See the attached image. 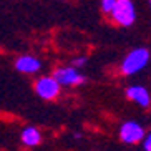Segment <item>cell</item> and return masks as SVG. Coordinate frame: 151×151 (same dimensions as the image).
Wrapping results in <instances>:
<instances>
[{
	"instance_id": "obj_11",
	"label": "cell",
	"mask_w": 151,
	"mask_h": 151,
	"mask_svg": "<svg viewBox=\"0 0 151 151\" xmlns=\"http://www.w3.org/2000/svg\"><path fill=\"white\" fill-rule=\"evenodd\" d=\"M83 65H86V57L75 58V60H73V63H71V67H75V68H80V67H83Z\"/></svg>"
},
{
	"instance_id": "obj_7",
	"label": "cell",
	"mask_w": 151,
	"mask_h": 151,
	"mask_svg": "<svg viewBox=\"0 0 151 151\" xmlns=\"http://www.w3.org/2000/svg\"><path fill=\"white\" fill-rule=\"evenodd\" d=\"M15 68L22 73H37L42 68V63L32 55H23L15 62Z\"/></svg>"
},
{
	"instance_id": "obj_5",
	"label": "cell",
	"mask_w": 151,
	"mask_h": 151,
	"mask_svg": "<svg viewBox=\"0 0 151 151\" xmlns=\"http://www.w3.org/2000/svg\"><path fill=\"white\" fill-rule=\"evenodd\" d=\"M53 78L60 83V86H62V85H67V86H71V85H81V83L86 81V78H85L81 73H78L75 67L58 68V70L53 73Z\"/></svg>"
},
{
	"instance_id": "obj_6",
	"label": "cell",
	"mask_w": 151,
	"mask_h": 151,
	"mask_svg": "<svg viewBox=\"0 0 151 151\" xmlns=\"http://www.w3.org/2000/svg\"><path fill=\"white\" fill-rule=\"evenodd\" d=\"M126 96L129 100H133L136 101L139 106L143 108H148L151 105V98H150V93H148V90L145 86H129L126 90Z\"/></svg>"
},
{
	"instance_id": "obj_3",
	"label": "cell",
	"mask_w": 151,
	"mask_h": 151,
	"mask_svg": "<svg viewBox=\"0 0 151 151\" xmlns=\"http://www.w3.org/2000/svg\"><path fill=\"white\" fill-rule=\"evenodd\" d=\"M35 91L43 100H55L60 95V83L53 76H42L35 81Z\"/></svg>"
},
{
	"instance_id": "obj_9",
	"label": "cell",
	"mask_w": 151,
	"mask_h": 151,
	"mask_svg": "<svg viewBox=\"0 0 151 151\" xmlns=\"http://www.w3.org/2000/svg\"><path fill=\"white\" fill-rule=\"evenodd\" d=\"M115 4H116V0H101V10L105 12V14L110 15V12L113 10Z\"/></svg>"
},
{
	"instance_id": "obj_1",
	"label": "cell",
	"mask_w": 151,
	"mask_h": 151,
	"mask_svg": "<svg viewBox=\"0 0 151 151\" xmlns=\"http://www.w3.org/2000/svg\"><path fill=\"white\" fill-rule=\"evenodd\" d=\"M148 62H150V50L134 48L126 55V58L121 63V73L123 75H134L146 67Z\"/></svg>"
},
{
	"instance_id": "obj_10",
	"label": "cell",
	"mask_w": 151,
	"mask_h": 151,
	"mask_svg": "<svg viewBox=\"0 0 151 151\" xmlns=\"http://www.w3.org/2000/svg\"><path fill=\"white\" fill-rule=\"evenodd\" d=\"M143 148H145V151H151V133H145V136H143Z\"/></svg>"
},
{
	"instance_id": "obj_4",
	"label": "cell",
	"mask_w": 151,
	"mask_h": 151,
	"mask_svg": "<svg viewBox=\"0 0 151 151\" xmlns=\"http://www.w3.org/2000/svg\"><path fill=\"white\" fill-rule=\"evenodd\" d=\"M145 128H143L139 123L136 121H124L120 128V138L121 141L126 143V145H134V143H139L145 136Z\"/></svg>"
},
{
	"instance_id": "obj_2",
	"label": "cell",
	"mask_w": 151,
	"mask_h": 151,
	"mask_svg": "<svg viewBox=\"0 0 151 151\" xmlns=\"http://www.w3.org/2000/svg\"><path fill=\"white\" fill-rule=\"evenodd\" d=\"M113 22L121 27H129L136 20V10L131 0H116L113 10L110 12Z\"/></svg>"
},
{
	"instance_id": "obj_12",
	"label": "cell",
	"mask_w": 151,
	"mask_h": 151,
	"mask_svg": "<svg viewBox=\"0 0 151 151\" xmlns=\"http://www.w3.org/2000/svg\"><path fill=\"white\" fill-rule=\"evenodd\" d=\"M150 5H151V0H150Z\"/></svg>"
},
{
	"instance_id": "obj_8",
	"label": "cell",
	"mask_w": 151,
	"mask_h": 151,
	"mask_svg": "<svg viewBox=\"0 0 151 151\" xmlns=\"http://www.w3.org/2000/svg\"><path fill=\"white\" fill-rule=\"evenodd\" d=\"M40 141H42V134L37 128L27 126L22 131V143L25 146H37V145H40Z\"/></svg>"
}]
</instances>
